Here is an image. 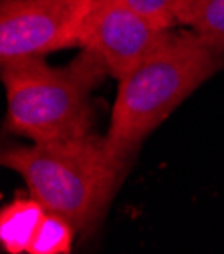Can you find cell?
I'll list each match as a JSON object with an SVG mask.
<instances>
[{"label":"cell","mask_w":224,"mask_h":254,"mask_svg":"<svg viewBox=\"0 0 224 254\" xmlns=\"http://www.w3.org/2000/svg\"><path fill=\"white\" fill-rule=\"evenodd\" d=\"M172 28H162L132 8L125 0H95L83 24L79 49L99 55L117 81L162 49Z\"/></svg>","instance_id":"5b68a950"},{"label":"cell","mask_w":224,"mask_h":254,"mask_svg":"<svg viewBox=\"0 0 224 254\" xmlns=\"http://www.w3.org/2000/svg\"><path fill=\"white\" fill-rule=\"evenodd\" d=\"M2 164L24 180L28 196L67 218L77 232L97 226L125 174L113 162L105 137L93 133L8 147Z\"/></svg>","instance_id":"7a4b0ae2"},{"label":"cell","mask_w":224,"mask_h":254,"mask_svg":"<svg viewBox=\"0 0 224 254\" xmlns=\"http://www.w3.org/2000/svg\"><path fill=\"white\" fill-rule=\"evenodd\" d=\"M178 24L224 57V0H190L178 16Z\"/></svg>","instance_id":"52a82bcc"},{"label":"cell","mask_w":224,"mask_h":254,"mask_svg":"<svg viewBox=\"0 0 224 254\" xmlns=\"http://www.w3.org/2000/svg\"><path fill=\"white\" fill-rule=\"evenodd\" d=\"M6 89L8 129L30 143L63 141L91 133V93L107 75L99 55L81 49L67 67L55 69L45 59L0 65Z\"/></svg>","instance_id":"3957f363"},{"label":"cell","mask_w":224,"mask_h":254,"mask_svg":"<svg viewBox=\"0 0 224 254\" xmlns=\"http://www.w3.org/2000/svg\"><path fill=\"white\" fill-rule=\"evenodd\" d=\"M222 67L224 57L198 35L172 30L162 49L119 79L105 135L113 162L125 172L138 145Z\"/></svg>","instance_id":"6da1fadb"},{"label":"cell","mask_w":224,"mask_h":254,"mask_svg":"<svg viewBox=\"0 0 224 254\" xmlns=\"http://www.w3.org/2000/svg\"><path fill=\"white\" fill-rule=\"evenodd\" d=\"M45 206L30 198H16L6 204L0 212V242L2 250L8 254H26L33 240Z\"/></svg>","instance_id":"8992f818"},{"label":"cell","mask_w":224,"mask_h":254,"mask_svg":"<svg viewBox=\"0 0 224 254\" xmlns=\"http://www.w3.org/2000/svg\"><path fill=\"white\" fill-rule=\"evenodd\" d=\"M132 8L162 28L178 24V16L190 0H125Z\"/></svg>","instance_id":"9c48e42d"},{"label":"cell","mask_w":224,"mask_h":254,"mask_svg":"<svg viewBox=\"0 0 224 254\" xmlns=\"http://www.w3.org/2000/svg\"><path fill=\"white\" fill-rule=\"evenodd\" d=\"M95 0H0V65L79 47Z\"/></svg>","instance_id":"277c9868"},{"label":"cell","mask_w":224,"mask_h":254,"mask_svg":"<svg viewBox=\"0 0 224 254\" xmlns=\"http://www.w3.org/2000/svg\"><path fill=\"white\" fill-rule=\"evenodd\" d=\"M75 232V226L67 218L45 210L26 254H69Z\"/></svg>","instance_id":"ba28073f"}]
</instances>
